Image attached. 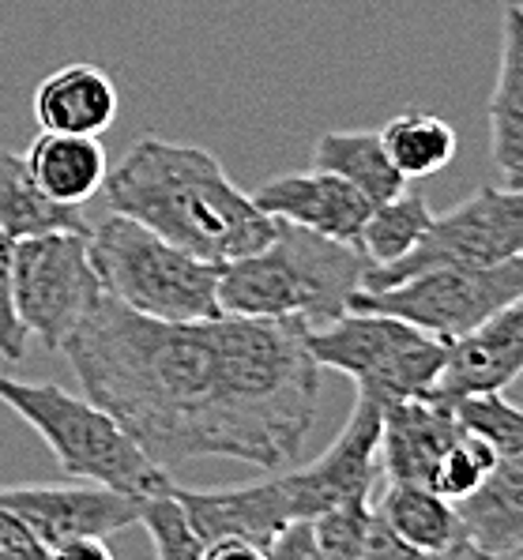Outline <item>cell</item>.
I'll list each match as a JSON object with an SVG mask.
<instances>
[{
	"label": "cell",
	"mask_w": 523,
	"mask_h": 560,
	"mask_svg": "<svg viewBox=\"0 0 523 560\" xmlns=\"http://www.w3.org/2000/svg\"><path fill=\"white\" fill-rule=\"evenodd\" d=\"M61 354L72 361L83 395L114 413L162 470L204 455L253 467L242 429L222 402L204 320H154L102 294Z\"/></svg>",
	"instance_id": "6da1fadb"
},
{
	"label": "cell",
	"mask_w": 523,
	"mask_h": 560,
	"mask_svg": "<svg viewBox=\"0 0 523 560\" xmlns=\"http://www.w3.org/2000/svg\"><path fill=\"white\" fill-rule=\"evenodd\" d=\"M102 196L109 211L211 264L256 253L279 230V219L226 177L216 154L159 136H143L125 151L102 180Z\"/></svg>",
	"instance_id": "7a4b0ae2"
},
{
	"label": "cell",
	"mask_w": 523,
	"mask_h": 560,
	"mask_svg": "<svg viewBox=\"0 0 523 560\" xmlns=\"http://www.w3.org/2000/svg\"><path fill=\"white\" fill-rule=\"evenodd\" d=\"M219 369V392L237 421L248 459L260 470L290 463L321 402V365L305 347L298 316H234L204 320Z\"/></svg>",
	"instance_id": "3957f363"
},
{
	"label": "cell",
	"mask_w": 523,
	"mask_h": 560,
	"mask_svg": "<svg viewBox=\"0 0 523 560\" xmlns=\"http://www.w3.org/2000/svg\"><path fill=\"white\" fill-rule=\"evenodd\" d=\"M370 271L362 245L321 237L294 222H279L264 248L219 267V308L234 316H298L324 327L350 308Z\"/></svg>",
	"instance_id": "277c9868"
},
{
	"label": "cell",
	"mask_w": 523,
	"mask_h": 560,
	"mask_svg": "<svg viewBox=\"0 0 523 560\" xmlns=\"http://www.w3.org/2000/svg\"><path fill=\"white\" fill-rule=\"evenodd\" d=\"M0 402L15 410L34 433L57 455L68 478L94 486L121 489V493L151 497L170 486V474L148 459L140 444L88 395H72L54 381H12L0 376Z\"/></svg>",
	"instance_id": "5b68a950"
},
{
	"label": "cell",
	"mask_w": 523,
	"mask_h": 560,
	"mask_svg": "<svg viewBox=\"0 0 523 560\" xmlns=\"http://www.w3.org/2000/svg\"><path fill=\"white\" fill-rule=\"evenodd\" d=\"M91 264L109 298L154 320H216L219 308V267L211 260L170 245L143 222L109 211L91 226Z\"/></svg>",
	"instance_id": "8992f818"
},
{
	"label": "cell",
	"mask_w": 523,
	"mask_h": 560,
	"mask_svg": "<svg viewBox=\"0 0 523 560\" xmlns=\"http://www.w3.org/2000/svg\"><path fill=\"white\" fill-rule=\"evenodd\" d=\"M316 365L347 373L358 395L388 407L415 395H433L449 361V339L370 308H347L324 327H305Z\"/></svg>",
	"instance_id": "52a82bcc"
},
{
	"label": "cell",
	"mask_w": 523,
	"mask_h": 560,
	"mask_svg": "<svg viewBox=\"0 0 523 560\" xmlns=\"http://www.w3.org/2000/svg\"><path fill=\"white\" fill-rule=\"evenodd\" d=\"M523 294V253L497 264H456L410 275L384 290H355L350 308L388 313L437 339H460Z\"/></svg>",
	"instance_id": "ba28073f"
},
{
	"label": "cell",
	"mask_w": 523,
	"mask_h": 560,
	"mask_svg": "<svg viewBox=\"0 0 523 560\" xmlns=\"http://www.w3.org/2000/svg\"><path fill=\"white\" fill-rule=\"evenodd\" d=\"M88 237L91 230H49L15 241V316L46 350H61L106 294L91 264Z\"/></svg>",
	"instance_id": "9c48e42d"
},
{
	"label": "cell",
	"mask_w": 523,
	"mask_h": 560,
	"mask_svg": "<svg viewBox=\"0 0 523 560\" xmlns=\"http://www.w3.org/2000/svg\"><path fill=\"white\" fill-rule=\"evenodd\" d=\"M523 253V188L483 185L449 214H433L426 237L392 264H373L362 290H384L410 275L456 264H497Z\"/></svg>",
	"instance_id": "30bf717a"
},
{
	"label": "cell",
	"mask_w": 523,
	"mask_h": 560,
	"mask_svg": "<svg viewBox=\"0 0 523 560\" xmlns=\"http://www.w3.org/2000/svg\"><path fill=\"white\" fill-rule=\"evenodd\" d=\"M290 520H316L321 512L355 497H373L381 481V402L355 395L347 425L316 463L276 474Z\"/></svg>",
	"instance_id": "8fae6325"
},
{
	"label": "cell",
	"mask_w": 523,
	"mask_h": 560,
	"mask_svg": "<svg viewBox=\"0 0 523 560\" xmlns=\"http://www.w3.org/2000/svg\"><path fill=\"white\" fill-rule=\"evenodd\" d=\"M148 497L121 493L109 486H8L0 489V504L12 508L31 527L34 538L54 557L57 546L72 538H109V534L140 523Z\"/></svg>",
	"instance_id": "7c38bea8"
},
{
	"label": "cell",
	"mask_w": 523,
	"mask_h": 560,
	"mask_svg": "<svg viewBox=\"0 0 523 560\" xmlns=\"http://www.w3.org/2000/svg\"><path fill=\"white\" fill-rule=\"evenodd\" d=\"M523 373V294L449 342V361L437 381L441 399L504 392Z\"/></svg>",
	"instance_id": "4fadbf2b"
},
{
	"label": "cell",
	"mask_w": 523,
	"mask_h": 560,
	"mask_svg": "<svg viewBox=\"0 0 523 560\" xmlns=\"http://www.w3.org/2000/svg\"><path fill=\"white\" fill-rule=\"evenodd\" d=\"M463 433L456 402L441 395H415L381 407V478L430 486L449 444Z\"/></svg>",
	"instance_id": "5bb4252c"
},
{
	"label": "cell",
	"mask_w": 523,
	"mask_h": 560,
	"mask_svg": "<svg viewBox=\"0 0 523 560\" xmlns=\"http://www.w3.org/2000/svg\"><path fill=\"white\" fill-rule=\"evenodd\" d=\"M253 200L271 219L294 222V226H305L321 237L347 241V245H358L362 222L373 207L347 177L316 166L313 174H287L264 180L253 192Z\"/></svg>",
	"instance_id": "9a60e30c"
},
{
	"label": "cell",
	"mask_w": 523,
	"mask_h": 560,
	"mask_svg": "<svg viewBox=\"0 0 523 560\" xmlns=\"http://www.w3.org/2000/svg\"><path fill=\"white\" fill-rule=\"evenodd\" d=\"M174 493L182 497L188 523H193L196 538L208 546L216 538H242L260 553L268 557L276 534L290 523L287 497L279 489V478H260L248 486L234 489H211V493H196V489L174 486Z\"/></svg>",
	"instance_id": "2e32d148"
},
{
	"label": "cell",
	"mask_w": 523,
	"mask_h": 560,
	"mask_svg": "<svg viewBox=\"0 0 523 560\" xmlns=\"http://www.w3.org/2000/svg\"><path fill=\"white\" fill-rule=\"evenodd\" d=\"M121 94L106 68L98 65H65L49 72L34 91V117L49 132L102 136L117 120Z\"/></svg>",
	"instance_id": "e0dca14e"
},
{
	"label": "cell",
	"mask_w": 523,
	"mask_h": 560,
	"mask_svg": "<svg viewBox=\"0 0 523 560\" xmlns=\"http://www.w3.org/2000/svg\"><path fill=\"white\" fill-rule=\"evenodd\" d=\"M478 557H523V463L497 459L475 493L456 501Z\"/></svg>",
	"instance_id": "ac0fdd59"
},
{
	"label": "cell",
	"mask_w": 523,
	"mask_h": 560,
	"mask_svg": "<svg viewBox=\"0 0 523 560\" xmlns=\"http://www.w3.org/2000/svg\"><path fill=\"white\" fill-rule=\"evenodd\" d=\"M490 159L504 188H523V15L504 8L501 65L490 94Z\"/></svg>",
	"instance_id": "d6986e66"
},
{
	"label": "cell",
	"mask_w": 523,
	"mask_h": 560,
	"mask_svg": "<svg viewBox=\"0 0 523 560\" xmlns=\"http://www.w3.org/2000/svg\"><path fill=\"white\" fill-rule=\"evenodd\" d=\"M381 515L418 557H478L452 501L418 481H388Z\"/></svg>",
	"instance_id": "ffe728a7"
},
{
	"label": "cell",
	"mask_w": 523,
	"mask_h": 560,
	"mask_svg": "<svg viewBox=\"0 0 523 560\" xmlns=\"http://www.w3.org/2000/svg\"><path fill=\"white\" fill-rule=\"evenodd\" d=\"M23 162H27L42 192L65 207H83L94 200L109 174V159L98 136L49 132V128H42V136L23 154Z\"/></svg>",
	"instance_id": "44dd1931"
},
{
	"label": "cell",
	"mask_w": 523,
	"mask_h": 560,
	"mask_svg": "<svg viewBox=\"0 0 523 560\" xmlns=\"http://www.w3.org/2000/svg\"><path fill=\"white\" fill-rule=\"evenodd\" d=\"M313 166L347 177L370 203H384L407 188V177L392 166L381 132L350 128V132H324L313 148Z\"/></svg>",
	"instance_id": "7402d4cb"
},
{
	"label": "cell",
	"mask_w": 523,
	"mask_h": 560,
	"mask_svg": "<svg viewBox=\"0 0 523 560\" xmlns=\"http://www.w3.org/2000/svg\"><path fill=\"white\" fill-rule=\"evenodd\" d=\"M0 230L12 241L49 234V230H91L80 207L49 200L31 177L23 154L0 151Z\"/></svg>",
	"instance_id": "603a6c76"
},
{
	"label": "cell",
	"mask_w": 523,
	"mask_h": 560,
	"mask_svg": "<svg viewBox=\"0 0 523 560\" xmlns=\"http://www.w3.org/2000/svg\"><path fill=\"white\" fill-rule=\"evenodd\" d=\"M381 143L388 151L392 166L407 180L433 177L456 159V128L444 117L426 114V109H407L392 117L381 132Z\"/></svg>",
	"instance_id": "cb8c5ba5"
},
{
	"label": "cell",
	"mask_w": 523,
	"mask_h": 560,
	"mask_svg": "<svg viewBox=\"0 0 523 560\" xmlns=\"http://www.w3.org/2000/svg\"><path fill=\"white\" fill-rule=\"evenodd\" d=\"M430 222H433V211H430V203H426V196L403 188L392 200L370 207V214H365V222H362V234H358V245L370 256V267L392 264V260H399V256H407L410 248L426 237Z\"/></svg>",
	"instance_id": "d4e9b609"
},
{
	"label": "cell",
	"mask_w": 523,
	"mask_h": 560,
	"mask_svg": "<svg viewBox=\"0 0 523 560\" xmlns=\"http://www.w3.org/2000/svg\"><path fill=\"white\" fill-rule=\"evenodd\" d=\"M140 523L148 527L154 553L162 560H204V541L196 538L193 523H188L182 497L174 493V481L143 501Z\"/></svg>",
	"instance_id": "484cf974"
},
{
	"label": "cell",
	"mask_w": 523,
	"mask_h": 560,
	"mask_svg": "<svg viewBox=\"0 0 523 560\" xmlns=\"http://www.w3.org/2000/svg\"><path fill=\"white\" fill-rule=\"evenodd\" d=\"M493 463H497L493 447L486 444L478 433H470V429L463 425V433L449 444V452H444L441 463H437L430 489H433V493H441L444 501L456 504V501H463V497L475 493V489L483 486V478L493 470Z\"/></svg>",
	"instance_id": "4316f807"
},
{
	"label": "cell",
	"mask_w": 523,
	"mask_h": 560,
	"mask_svg": "<svg viewBox=\"0 0 523 560\" xmlns=\"http://www.w3.org/2000/svg\"><path fill=\"white\" fill-rule=\"evenodd\" d=\"M373 504L370 497L342 501L313 520L321 560H365V541H370Z\"/></svg>",
	"instance_id": "83f0119b"
},
{
	"label": "cell",
	"mask_w": 523,
	"mask_h": 560,
	"mask_svg": "<svg viewBox=\"0 0 523 560\" xmlns=\"http://www.w3.org/2000/svg\"><path fill=\"white\" fill-rule=\"evenodd\" d=\"M12 275H15V241L0 230V358L23 361L27 354V327L15 316V294H12Z\"/></svg>",
	"instance_id": "f1b7e54d"
},
{
	"label": "cell",
	"mask_w": 523,
	"mask_h": 560,
	"mask_svg": "<svg viewBox=\"0 0 523 560\" xmlns=\"http://www.w3.org/2000/svg\"><path fill=\"white\" fill-rule=\"evenodd\" d=\"M268 557L271 560H321V546H316L313 520H290L287 527L276 534Z\"/></svg>",
	"instance_id": "f546056e"
},
{
	"label": "cell",
	"mask_w": 523,
	"mask_h": 560,
	"mask_svg": "<svg viewBox=\"0 0 523 560\" xmlns=\"http://www.w3.org/2000/svg\"><path fill=\"white\" fill-rule=\"evenodd\" d=\"M0 557H15V560L46 557V546H42V541L31 534L27 523L4 504H0Z\"/></svg>",
	"instance_id": "4dcf8cb0"
},
{
	"label": "cell",
	"mask_w": 523,
	"mask_h": 560,
	"mask_svg": "<svg viewBox=\"0 0 523 560\" xmlns=\"http://www.w3.org/2000/svg\"><path fill=\"white\" fill-rule=\"evenodd\" d=\"M54 557L57 560H109L114 549H109L106 538H72V541H65V546H57Z\"/></svg>",
	"instance_id": "1f68e13d"
},
{
	"label": "cell",
	"mask_w": 523,
	"mask_h": 560,
	"mask_svg": "<svg viewBox=\"0 0 523 560\" xmlns=\"http://www.w3.org/2000/svg\"><path fill=\"white\" fill-rule=\"evenodd\" d=\"M501 4H504V8H516V12L523 15V0H501Z\"/></svg>",
	"instance_id": "d6a6232c"
}]
</instances>
